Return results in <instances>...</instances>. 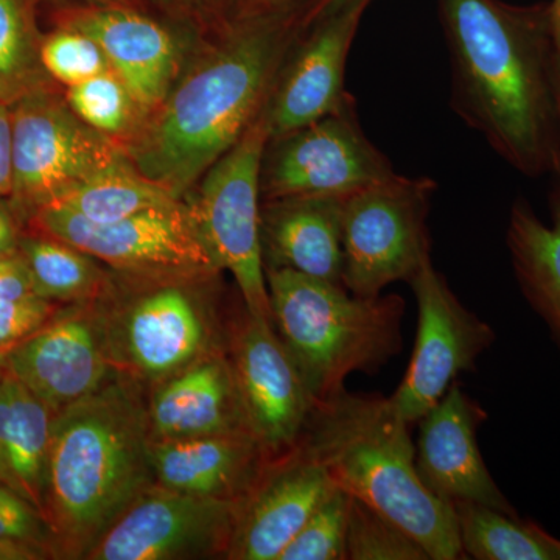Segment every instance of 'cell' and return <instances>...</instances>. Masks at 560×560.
I'll return each mask as SVG.
<instances>
[{"label": "cell", "instance_id": "cell-1", "mask_svg": "<svg viewBox=\"0 0 560 560\" xmlns=\"http://www.w3.org/2000/svg\"><path fill=\"white\" fill-rule=\"evenodd\" d=\"M440 9L456 113L518 172L555 168L560 73L550 7L440 0Z\"/></svg>", "mask_w": 560, "mask_h": 560}, {"label": "cell", "instance_id": "cell-2", "mask_svg": "<svg viewBox=\"0 0 560 560\" xmlns=\"http://www.w3.org/2000/svg\"><path fill=\"white\" fill-rule=\"evenodd\" d=\"M147 386L114 372L54 416L46 521L55 559L84 560L154 482Z\"/></svg>", "mask_w": 560, "mask_h": 560}, {"label": "cell", "instance_id": "cell-3", "mask_svg": "<svg viewBox=\"0 0 560 560\" xmlns=\"http://www.w3.org/2000/svg\"><path fill=\"white\" fill-rule=\"evenodd\" d=\"M283 28L254 21L168 92L131 150L136 171L184 200L267 105L285 51Z\"/></svg>", "mask_w": 560, "mask_h": 560}, {"label": "cell", "instance_id": "cell-4", "mask_svg": "<svg viewBox=\"0 0 560 560\" xmlns=\"http://www.w3.org/2000/svg\"><path fill=\"white\" fill-rule=\"evenodd\" d=\"M410 425L389 397L345 388L316 404L301 441L335 486L396 522L430 560L464 559L455 506L420 481Z\"/></svg>", "mask_w": 560, "mask_h": 560}, {"label": "cell", "instance_id": "cell-5", "mask_svg": "<svg viewBox=\"0 0 560 560\" xmlns=\"http://www.w3.org/2000/svg\"><path fill=\"white\" fill-rule=\"evenodd\" d=\"M221 272H121L95 301L110 368L149 388L194 361L226 352L234 307Z\"/></svg>", "mask_w": 560, "mask_h": 560}, {"label": "cell", "instance_id": "cell-6", "mask_svg": "<svg viewBox=\"0 0 560 560\" xmlns=\"http://www.w3.org/2000/svg\"><path fill=\"white\" fill-rule=\"evenodd\" d=\"M265 279L272 327L316 404L345 389L353 372L374 374L400 352V296H355L291 270H265Z\"/></svg>", "mask_w": 560, "mask_h": 560}, {"label": "cell", "instance_id": "cell-7", "mask_svg": "<svg viewBox=\"0 0 560 560\" xmlns=\"http://www.w3.org/2000/svg\"><path fill=\"white\" fill-rule=\"evenodd\" d=\"M10 106L13 191L9 201L24 224L36 210L131 161L110 136L81 120L47 88Z\"/></svg>", "mask_w": 560, "mask_h": 560}, {"label": "cell", "instance_id": "cell-8", "mask_svg": "<svg viewBox=\"0 0 560 560\" xmlns=\"http://www.w3.org/2000/svg\"><path fill=\"white\" fill-rule=\"evenodd\" d=\"M436 183L396 175L345 198L342 287L355 296H381L390 283L410 282L430 257L429 217Z\"/></svg>", "mask_w": 560, "mask_h": 560}, {"label": "cell", "instance_id": "cell-9", "mask_svg": "<svg viewBox=\"0 0 560 560\" xmlns=\"http://www.w3.org/2000/svg\"><path fill=\"white\" fill-rule=\"evenodd\" d=\"M267 143L264 108L238 142L209 168L190 206L213 259L237 283L243 304L271 323L260 246V168Z\"/></svg>", "mask_w": 560, "mask_h": 560}, {"label": "cell", "instance_id": "cell-10", "mask_svg": "<svg viewBox=\"0 0 560 560\" xmlns=\"http://www.w3.org/2000/svg\"><path fill=\"white\" fill-rule=\"evenodd\" d=\"M25 228L69 243L114 271L223 272L187 201L114 223H94L60 206H46Z\"/></svg>", "mask_w": 560, "mask_h": 560}, {"label": "cell", "instance_id": "cell-11", "mask_svg": "<svg viewBox=\"0 0 560 560\" xmlns=\"http://www.w3.org/2000/svg\"><path fill=\"white\" fill-rule=\"evenodd\" d=\"M396 175L388 158L364 135L353 101L307 127L268 139L260 198L348 197Z\"/></svg>", "mask_w": 560, "mask_h": 560}, {"label": "cell", "instance_id": "cell-12", "mask_svg": "<svg viewBox=\"0 0 560 560\" xmlns=\"http://www.w3.org/2000/svg\"><path fill=\"white\" fill-rule=\"evenodd\" d=\"M408 283L418 301V334L410 366L389 400L401 419L415 423L445 396L459 374L475 370L495 334L460 304L431 256Z\"/></svg>", "mask_w": 560, "mask_h": 560}, {"label": "cell", "instance_id": "cell-13", "mask_svg": "<svg viewBox=\"0 0 560 560\" xmlns=\"http://www.w3.org/2000/svg\"><path fill=\"white\" fill-rule=\"evenodd\" d=\"M250 434L278 455L301 441L316 401L270 320L234 308L228 340Z\"/></svg>", "mask_w": 560, "mask_h": 560}, {"label": "cell", "instance_id": "cell-14", "mask_svg": "<svg viewBox=\"0 0 560 560\" xmlns=\"http://www.w3.org/2000/svg\"><path fill=\"white\" fill-rule=\"evenodd\" d=\"M235 501L153 486L84 560H228Z\"/></svg>", "mask_w": 560, "mask_h": 560}, {"label": "cell", "instance_id": "cell-15", "mask_svg": "<svg viewBox=\"0 0 560 560\" xmlns=\"http://www.w3.org/2000/svg\"><path fill=\"white\" fill-rule=\"evenodd\" d=\"M2 363L54 416L101 388L116 372L106 355L95 301L66 304Z\"/></svg>", "mask_w": 560, "mask_h": 560}, {"label": "cell", "instance_id": "cell-16", "mask_svg": "<svg viewBox=\"0 0 560 560\" xmlns=\"http://www.w3.org/2000/svg\"><path fill=\"white\" fill-rule=\"evenodd\" d=\"M334 486L302 441L272 456L259 480L235 501L228 560H278Z\"/></svg>", "mask_w": 560, "mask_h": 560}, {"label": "cell", "instance_id": "cell-17", "mask_svg": "<svg viewBox=\"0 0 560 560\" xmlns=\"http://www.w3.org/2000/svg\"><path fill=\"white\" fill-rule=\"evenodd\" d=\"M366 7L320 14L316 31L272 84L265 105L268 139L307 127L353 102L345 90L346 62Z\"/></svg>", "mask_w": 560, "mask_h": 560}, {"label": "cell", "instance_id": "cell-18", "mask_svg": "<svg viewBox=\"0 0 560 560\" xmlns=\"http://www.w3.org/2000/svg\"><path fill=\"white\" fill-rule=\"evenodd\" d=\"M488 412L453 383L419 420L416 469L420 481L447 503H478L517 514L482 459L477 433Z\"/></svg>", "mask_w": 560, "mask_h": 560}, {"label": "cell", "instance_id": "cell-19", "mask_svg": "<svg viewBox=\"0 0 560 560\" xmlns=\"http://www.w3.org/2000/svg\"><path fill=\"white\" fill-rule=\"evenodd\" d=\"M147 415L151 442L250 433L228 350L149 386Z\"/></svg>", "mask_w": 560, "mask_h": 560}, {"label": "cell", "instance_id": "cell-20", "mask_svg": "<svg viewBox=\"0 0 560 560\" xmlns=\"http://www.w3.org/2000/svg\"><path fill=\"white\" fill-rule=\"evenodd\" d=\"M272 456L248 431L150 444L156 486L228 501L241 500Z\"/></svg>", "mask_w": 560, "mask_h": 560}, {"label": "cell", "instance_id": "cell-21", "mask_svg": "<svg viewBox=\"0 0 560 560\" xmlns=\"http://www.w3.org/2000/svg\"><path fill=\"white\" fill-rule=\"evenodd\" d=\"M345 198L300 197L261 202L265 270H291L342 285Z\"/></svg>", "mask_w": 560, "mask_h": 560}, {"label": "cell", "instance_id": "cell-22", "mask_svg": "<svg viewBox=\"0 0 560 560\" xmlns=\"http://www.w3.org/2000/svg\"><path fill=\"white\" fill-rule=\"evenodd\" d=\"M70 27L90 35L102 47L109 68L130 90L139 110L160 108L171 92L176 46L156 22L121 9L88 10Z\"/></svg>", "mask_w": 560, "mask_h": 560}, {"label": "cell", "instance_id": "cell-23", "mask_svg": "<svg viewBox=\"0 0 560 560\" xmlns=\"http://www.w3.org/2000/svg\"><path fill=\"white\" fill-rule=\"evenodd\" d=\"M54 415L20 381L0 378V481L46 518L47 466Z\"/></svg>", "mask_w": 560, "mask_h": 560}, {"label": "cell", "instance_id": "cell-24", "mask_svg": "<svg viewBox=\"0 0 560 560\" xmlns=\"http://www.w3.org/2000/svg\"><path fill=\"white\" fill-rule=\"evenodd\" d=\"M512 265L523 294L560 345V194L552 223H544L526 202H515L508 228Z\"/></svg>", "mask_w": 560, "mask_h": 560}, {"label": "cell", "instance_id": "cell-25", "mask_svg": "<svg viewBox=\"0 0 560 560\" xmlns=\"http://www.w3.org/2000/svg\"><path fill=\"white\" fill-rule=\"evenodd\" d=\"M20 254L31 272L33 293L60 304L101 300L113 275L84 250L39 232L24 231Z\"/></svg>", "mask_w": 560, "mask_h": 560}, {"label": "cell", "instance_id": "cell-26", "mask_svg": "<svg viewBox=\"0 0 560 560\" xmlns=\"http://www.w3.org/2000/svg\"><path fill=\"white\" fill-rule=\"evenodd\" d=\"M464 555L478 560H560L550 533L517 514L478 503H456Z\"/></svg>", "mask_w": 560, "mask_h": 560}, {"label": "cell", "instance_id": "cell-27", "mask_svg": "<svg viewBox=\"0 0 560 560\" xmlns=\"http://www.w3.org/2000/svg\"><path fill=\"white\" fill-rule=\"evenodd\" d=\"M180 201L184 200L176 198L161 184L140 175L130 161L77 187L50 206H60L94 223H114L147 210L168 208Z\"/></svg>", "mask_w": 560, "mask_h": 560}, {"label": "cell", "instance_id": "cell-28", "mask_svg": "<svg viewBox=\"0 0 560 560\" xmlns=\"http://www.w3.org/2000/svg\"><path fill=\"white\" fill-rule=\"evenodd\" d=\"M39 49L25 0H0V102L47 88Z\"/></svg>", "mask_w": 560, "mask_h": 560}, {"label": "cell", "instance_id": "cell-29", "mask_svg": "<svg viewBox=\"0 0 560 560\" xmlns=\"http://www.w3.org/2000/svg\"><path fill=\"white\" fill-rule=\"evenodd\" d=\"M346 559L430 560L427 551L407 530L352 497L346 533Z\"/></svg>", "mask_w": 560, "mask_h": 560}, {"label": "cell", "instance_id": "cell-30", "mask_svg": "<svg viewBox=\"0 0 560 560\" xmlns=\"http://www.w3.org/2000/svg\"><path fill=\"white\" fill-rule=\"evenodd\" d=\"M66 102L81 120L108 136L127 131L139 109L130 90L110 69L69 86Z\"/></svg>", "mask_w": 560, "mask_h": 560}, {"label": "cell", "instance_id": "cell-31", "mask_svg": "<svg viewBox=\"0 0 560 560\" xmlns=\"http://www.w3.org/2000/svg\"><path fill=\"white\" fill-rule=\"evenodd\" d=\"M349 504L348 493L334 486L296 536L283 548L278 560H348L346 533Z\"/></svg>", "mask_w": 560, "mask_h": 560}, {"label": "cell", "instance_id": "cell-32", "mask_svg": "<svg viewBox=\"0 0 560 560\" xmlns=\"http://www.w3.org/2000/svg\"><path fill=\"white\" fill-rule=\"evenodd\" d=\"M39 55L47 75L68 88L110 69L102 47L73 27L47 36L40 43Z\"/></svg>", "mask_w": 560, "mask_h": 560}, {"label": "cell", "instance_id": "cell-33", "mask_svg": "<svg viewBox=\"0 0 560 560\" xmlns=\"http://www.w3.org/2000/svg\"><path fill=\"white\" fill-rule=\"evenodd\" d=\"M0 541L28 545L55 559L54 534L44 515L0 481Z\"/></svg>", "mask_w": 560, "mask_h": 560}, {"label": "cell", "instance_id": "cell-34", "mask_svg": "<svg viewBox=\"0 0 560 560\" xmlns=\"http://www.w3.org/2000/svg\"><path fill=\"white\" fill-rule=\"evenodd\" d=\"M65 305L36 294L0 300V359L43 329Z\"/></svg>", "mask_w": 560, "mask_h": 560}, {"label": "cell", "instance_id": "cell-35", "mask_svg": "<svg viewBox=\"0 0 560 560\" xmlns=\"http://www.w3.org/2000/svg\"><path fill=\"white\" fill-rule=\"evenodd\" d=\"M33 293V282L21 254L0 259V300L21 298Z\"/></svg>", "mask_w": 560, "mask_h": 560}, {"label": "cell", "instance_id": "cell-36", "mask_svg": "<svg viewBox=\"0 0 560 560\" xmlns=\"http://www.w3.org/2000/svg\"><path fill=\"white\" fill-rule=\"evenodd\" d=\"M13 191V124L11 106L0 102V200H9Z\"/></svg>", "mask_w": 560, "mask_h": 560}, {"label": "cell", "instance_id": "cell-37", "mask_svg": "<svg viewBox=\"0 0 560 560\" xmlns=\"http://www.w3.org/2000/svg\"><path fill=\"white\" fill-rule=\"evenodd\" d=\"M24 221L9 200H0V259L16 256L24 234Z\"/></svg>", "mask_w": 560, "mask_h": 560}, {"label": "cell", "instance_id": "cell-38", "mask_svg": "<svg viewBox=\"0 0 560 560\" xmlns=\"http://www.w3.org/2000/svg\"><path fill=\"white\" fill-rule=\"evenodd\" d=\"M50 559L47 552L28 545L9 544L0 541V560H44Z\"/></svg>", "mask_w": 560, "mask_h": 560}, {"label": "cell", "instance_id": "cell-39", "mask_svg": "<svg viewBox=\"0 0 560 560\" xmlns=\"http://www.w3.org/2000/svg\"><path fill=\"white\" fill-rule=\"evenodd\" d=\"M550 21L552 40H555L556 57H558V66L560 73V0H555L550 7Z\"/></svg>", "mask_w": 560, "mask_h": 560}, {"label": "cell", "instance_id": "cell-40", "mask_svg": "<svg viewBox=\"0 0 560 560\" xmlns=\"http://www.w3.org/2000/svg\"><path fill=\"white\" fill-rule=\"evenodd\" d=\"M370 2L371 0H327L326 7L320 11V14L331 13V11L346 9V7L359 5V3H366V5H370Z\"/></svg>", "mask_w": 560, "mask_h": 560}, {"label": "cell", "instance_id": "cell-41", "mask_svg": "<svg viewBox=\"0 0 560 560\" xmlns=\"http://www.w3.org/2000/svg\"><path fill=\"white\" fill-rule=\"evenodd\" d=\"M248 2L250 3V5L254 7V9L261 11V10H271L278 5H285V3L290 2V0H248ZM326 3H327V0H324L323 9H320V11L324 10V7H326Z\"/></svg>", "mask_w": 560, "mask_h": 560}, {"label": "cell", "instance_id": "cell-42", "mask_svg": "<svg viewBox=\"0 0 560 560\" xmlns=\"http://www.w3.org/2000/svg\"><path fill=\"white\" fill-rule=\"evenodd\" d=\"M559 120H560V81H559ZM556 171L560 173V140H559V150H558V158H556Z\"/></svg>", "mask_w": 560, "mask_h": 560}, {"label": "cell", "instance_id": "cell-43", "mask_svg": "<svg viewBox=\"0 0 560 560\" xmlns=\"http://www.w3.org/2000/svg\"><path fill=\"white\" fill-rule=\"evenodd\" d=\"M550 539H551L552 545H555V548H556V550H558L559 556H560V539H558V537L551 536V534H550Z\"/></svg>", "mask_w": 560, "mask_h": 560}, {"label": "cell", "instance_id": "cell-44", "mask_svg": "<svg viewBox=\"0 0 560 560\" xmlns=\"http://www.w3.org/2000/svg\"><path fill=\"white\" fill-rule=\"evenodd\" d=\"M2 375H3V363H2V359H0V378H2Z\"/></svg>", "mask_w": 560, "mask_h": 560}, {"label": "cell", "instance_id": "cell-45", "mask_svg": "<svg viewBox=\"0 0 560 560\" xmlns=\"http://www.w3.org/2000/svg\"><path fill=\"white\" fill-rule=\"evenodd\" d=\"M103 2H113V0H103Z\"/></svg>", "mask_w": 560, "mask_h": 560}]
</instances>
